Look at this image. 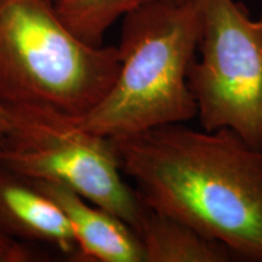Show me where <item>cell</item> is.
<instances>
[{
	"instance_id": "obj_11",
	"label": "cell",
	"mask_w": 262,
	"mask_h": 262,
	"mask_svg": "<svg viewBox=\"0 0 262 262\" xmlns=\"http://www.w3.org/2000/svg\"><path fill=\"white\" fill-rule=\"evenodd\" d=\"M10 127V114L5 107L0 106V141L6 135Z\"/></svg>"
},
{
	"instance_id": "obj_5",
	"label": "cell",
	"mask_w": 262,
	"mask_h": 262,
	"mask_svg": "<svg viewBox=\"0 0 262 262\" xmlns=\"http://www.w3.org/2000/svg\"><path fill=\"white\" fill-rule=\"evenodd\" d=\"M198 52L188 85L204 130L226 127L262 149V12L235 0H196Z\"/></svg>"
},
{
	"instance_id": "obj_9",
	"label": "cell",
	"mask_w": 262,
	"mask_h": 262,
	"mask_svg": "<svg viewBox=\"0 0 262 262\" xmlns=\"http://www.w3.org/2000/svg\"><path fill=\"white\" fill-rule=\"evenodd\" d=\"M150 0H60L57 12L77 38L93 47H102L106 32L117 19Z\"/></svg>"
},
{
	"instance_id": "obj_2",
	"label": "cell",
	"mask_w": 262,
	"mask_h": 262,
	"mask_svg": "<svg viewBox=\"0 0 262 262\" xmlns=\"http://www.w3.org/2000/svg\"><path fill=\"white\" fill-rule=\"evenodd\" d=\"M199 35L196 0H150L126 14L116 80L93 110L75 117L78 124L114 139L193 119L196 104L188 72Z\"/></svg>"
},
{
	"instance_id": "obj_4",
	"label": "cell",
	"mask_w": 262,
	"mask_h": 262,
	"mask_svg": "<svg viewBox=\"0 0 262 262\" xmlns=\"http://www.w3.org/2000/svg\"><path fill=\"white\" fill-rule=\"evenodd\" d=\"M6 110L10 127L0 141V165L31 181L64 186L139 232L148 208L125 181L112 139L52 107Z\"/></svg>"
},
{
	"instance_id": "obj_12",
	"label": "cell",
	"mask_w": 262,
	"mask_h": 262,
	"mask_svg": "<svg viewBox=\"0 0 262 262\" xmlns=\"http://www.w3.org/2000/svg\"><path fill=\"white\" fill-rule=\"evenodd\" d=\"M57 2H60V0H57Z\"/></svg>"
},
{
	"instance_id": "obj_10",
	"label": "cell",
	"mask_w": 262,
	"mask_h": 262,
	"mask_svg": "<svg viewBox=\"0 0 262 262\" xmlns=\"http://www.w3.org/2000/svg\"><path fill=\"white\" fill-rule=\"evenodd\" d=\"M33 257L34 255L24 242L11 237L0 226V262H27Z\"/></svg>"
},
{
	"instance_id": "obj_1",
	"label": "cell",
	"mask_w": 262,
	"mask_h": 262,
	"mask_svg": "<svg viewBox=\"0 0 262 262\" xmlns=\"http://www.w3.org/2000/svg\"><path fill=\"white\" fill-rule=\"evenodd\" d=\"M122 171L150 210L262 262V149L233 130L166 124L114 137Z\"/></svg>"
},
{
	"instance_id": "obj_7",
	"label": "cell",
	"mask_w": 262,
	"mask_h": 262,
	"mask_svg": "<svg viewBox=\"0 0 262 262\" xmlns=\"http://www.w3.org/2000/svg\"><path fill=\"white\" fill-rule=\"evenodd\" d=\"M0 226L19 242L40 243L77 256L78 248L67 216L29 180L0 165Z\"/></svg>"
},
{
	"instance_id": "obj_3",
	"label": "cell",
	"mask_w": 262,
	"mask_h": 262,
	"mask_svg": "<svg viewBox=\"0 0 262 262\" xmlns=\"http://www.w3.org/2000/svg\"><path fill=\"white\" fill-rule=\"evenodd\" d=\"M117 47H93L63 24L57 0H0V106L81 117L116 80Z\"/></svg>"
},
{
	"instance_id": "obj_8",
	"label": "cell",
	"mask_w": 262,
	"mask_h": 262,
	"mask_svg": "<svg viewBox=\"0 0 262 262\" xmlns=\"http://www.w3.org/2000/svg\"><path fill=\"white\" fill-rule=\"evenodd\" d=\"M137 235L142 243L145 262H228L234 258L221 242L150 209Z\"/></svg>"
},
{
	"instance_id": "obj_6",
	"label": "cell",
	"mask_w": 262,
	"mask_h": 262,
	"mask_svg": "<svg viewBox=\"0 0 262 262\" xmlns=\"http://www.w3.org/2000/svg\"><path fill=\"white\" fill-rule=\"evenodd\" d=\"M32 182L67 216L77 242L75 261L145 262L142 243L126 222L64 186Z\"/></svg>"
}]
</instances>
